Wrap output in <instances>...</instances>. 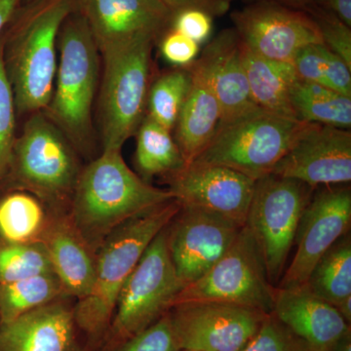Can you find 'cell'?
Returning a JSON list of instances; mask_svg holds the SVG:
<instances>
[{
	"label": "cell",
	"instance_id": "cell-6",
	"mask_svg": "<svg viewBox=\"0 0 351 351\" xmlns=\"http://www.w3.org/2000/svg\"><path fill=\"white\" fill-rule=\"evenodd\" d=\"M156 39L141 38L100 53L103 62L99 127L101 151H121L147 114L152 52Z\"/></svg>",
	"mask_w": 351,
	"mask_h": 351
},
{
	"label": "cell",
	"instance_id": "cell-4",
	"mask_svg": "<svg viewBox=\"0 0 351 351\" xmlns=\"http://www.w3.org/2000/svg\"><path fill=\"white\" fill-rule=\"evenodd\" d=\"M180 208L179 201L174 199L129 219L113 230L101 244L96 253L91 291L73 306L76 326L92 341L105 338L120 291L145 249L169 225Z\"/></svg>",
	"mask_w": 351,
	"mask_h": 351
},
{
	"label": "cell",
	"instance_id": "cell-36",
	"mask_svg": "<svg viewBox=\"0 0 351 351\" xmlns=\"http://www.w3.org/2000/svg\"><path fill=\"white\" fill-rule=\"evenodd\" d=\"M160 51L168 63L188 66L199 56L200 44L171 27L161 36Z\"/></svg>",
	"mask_w": 351,
	"mask_h": 351
},
{
	"label": "cell",
	"instance_id": "cell-12",
	"mask_svg": "<svg viewBox=\"0 0 351 351\" xmlns=\"http://www.w3.org/2000/svg\"><path fill=\"white\" fill-rule=\"evenodd\" d=\"M350 184L314 189L295 233L294 258L277 287L304 285L316 263L339 239L350 233Z\"/></svg>",
	"mask_w": 351,
	"mask_h": 351
},
{
	"label": "cell",
	"instance_id": "cell-44",
	"mask_svg": "<svg viewBox=\"0 0 351 351\" xmlns=\"http://www.w3.org/2000/svg\"><path fill=\"white\" fill-rule=\"evenodd\" d=\"M328 351H351V332H346Z\"/></svg>",
	"mask_w": 351,
	"mask_h": 351
},
{
	"label": "cell",
	"instance_id": "cell-30",
	"mask_svg": "<svg viewBox=\"0 0 351 351\" xmlns=\"http://www.w3.org/2000/svg\"><path fill=\"white\" fill-rule=\"evenodd\" d=\"M54 272L43 242L0 245V284Z\"/></svg>",
	"mask_w": 351,
	"mask_h": 351
},
{
	"label": "cell",
	"instance_id": "cell-26",
	"mask_svg": "<svg viewBox=\"0 0 351 351\" xmlns=\"http://www.w3.org/2000/svg\"><path fill=\"white\" fill-rule=\"evenodd\" d=\"M295 119L304 123L348 129L351 127V97L324 85L298 78L291 92Z\"/></svg>",
	"mask_w": 351,
	"mask_h": 351
},
{
	"label": "cell",
	"instance_id": "cell-20",
	"mask_svg": "<svg viewBox=\"0 0 351 351\" xmlns=\"http://www.w3.org/2000/svg\"><path fill=\"white\" fill-rule=\"evenodd\" d=\"M271 313L313 351H328L350 331L336 307L311 292L306 285L276 287Z\"/></svg>",
	"mask_w": 351,
	"mask_h": 351
},
{
	"label": "cell",
	"instance_id": "cell-16",
	"mask_svg": "<svg viewBox=\"0 0 351 351\" xmlns=\"http://www.w3.org/2000/svg\"><path fill=\"white\" fill-rule=\"evenodd\" d=\"M165 181L182 206L246 225L256 182L247 176L223 166L191 163Z\"/></svg>",
	"mask_w": 351,
	"mask_h": 351
},
{
	"label": "cell",
	"instance_id": "cell-24",
	"mask_svg": "<svg viewBox=\"0 0 351 351\" xmlns=\"http://www.w3.org/2000/svg\"><path fill=\"white\" fill-rule=\"evenodd\" d=\"M49 208L29 191L8 193L0 200V239L2 243L41 242L53 217Z\"/></svg>",
	"mask_w": 351,
	"mask_h": 351
},
{
	"label": "cell",
	"instance_id": "cell-22",
	"mask_svg": "<svg viewBox=\"0 0 351 351\" xmlns=\"http://www.w3.org/2000/svg\"><path fill=\"white\" fill-rule=\"evenodd\" d=\"M41 242L66 295L78 301L89 294L94 283L96 255L76 232L68 214L53 215Z\"/></svg>",
	"mask_w": 351,
	"mask_h": 351
},
{
	"label": "cell",
	"instance_id": "cell-45",
	"mask_svg": "<svg viewBox=\"0 0 351 351\" xmlns=\"http://www.w3.org/2000/svg\"><path fill=\"white\" fill-rule=\"evenodd\" d=\"M27 1L31 2V1H34V0H27Z\"/></svg>",
	"mask_w": 351,
	"mask_h": 351
},
{
	"label": "cell",
	"instance_id": "cell-8",
	"mask_svg": "<svg viewBox=\"0 0 351 351\" xmlns=\"http://www.w3.org/2000/svg\"><path fill=\"white\" fill-rule=\"evenodd\" d=\"M184 288L171 260L166 226L145 249L120 291L106 335L108 351L160 319Z\"/></svg>",
	"mask_w": 351,
	"mask_h": 351
},
{
	"label": "cell",
	"instance_id": "cell-13",
	"mask_svg": "<svg viewBox=\"0 0 351 351\" xmlns=\"http://www.w3.org/2000/svg\"><path fill=\"white\" fill-rule=\"evenodd\" d=\"M230 18L242 43L267 59L292 64L298 51L323 43L308 14L274 2H250Z\"/></svg>",
	"mask_w": 351,
	"mask_h": 351
},
{
	"label": "cell",
	"instance_id": "cell-41",
	"mask_svg": "<svg viewBox=\"0 0 351 351\" xmlns=\"http://www.w3.org/2000/svg\"><path fill=\"white\" fill-rule=\"evenodd\" d=\"M22 0H0V36L7 24L12 19Z\"/></svg>",
	"mask_w": 351,
	"mask_h": 351
},
{
	"label": "cell",
	"instance_id": "cell-18",
	"mask_svg": "<svg viewBox=\"0 0 351 351\" xmlns=\"http://www.w3.org/2000/svg\"><path fill=\"white\" fill-rule=\"evenodd\" d=\"M218 99L219 127L260 108L252 98L245 71L242 43L234 27L226 29L207 44L199 56Z\"/></svg>",
	"mask_w": 351,
	"mask_h": 351
},
{
	"label": "cell",
	"instance_id": "cell-33",
	"mask_svg": "<svg viewBox=\"0 0 351 351\" xmlns=\"http://www.w3.org/2000/svg\"><path fill=\"white\" fill-rule=\"evenodd\" d=\"M306 13L315 23L323 44L351 68V27L322 7L314 5Z\"/></svg>",
	"mask_w": 351,
	"mask_h": 351
},
{
	"label": "cell",
	"instance_id": "cell-10",
	"mask_svg": "<svg viewBox=\"0 0 351 351\" xmlns=\"http://www.w3.org/2000/svg\"><path fill=\"white\" fill-rule=\"evenodd\" d=\"M276 290L269 282L257 242L244 226L223 257L204 276L182 289L173 306L182 302H216L269 313Z\"/></svg>",
	"mask_w": 351,
	"mask_h": 351
},
{
	"label": "cell",
	"instance_id": "cell-32",
	"mask_svg": "<svg viewBox=\"0 0 351 351\" xmlns=\"http://www.w3.org/2000/svg\"><path fill=\"white\" fill-rule=\"evenodd\" d=\"M242 351H313L274 313L267 314L257 334Z\"/></svg>",
	"mask_w": 351,
	"mask_h": 351
},
{
	"label": "cell",
	"instance_id": "cell-21",
	"mask_svg": "<svg viewBox=\"0 0 351 351\" xmlns=\"http://www.w3.org/2000/svg\"><path fill=\"white\" fill-rule=\"evenodd\" d=\"M191 85L175 126V141L186 164L193 163L216 133L221 110L199 58L189 66Z\"/></svg>",
	"mask_w": 351,
	"mask_h": 351
},
{
	"label": "cell",
	"instance_id": "cell-3",
	"mask_svg": "<svg viewBox=\"0 0 351 351\" xmlns=\"http://www.w3.org/2000/svg\"><path fill=\"white\" fill-rule=\"evenodd\" d=\"M54 91L43 112L60 129L80 156L91 159L95 145L93 105L100 80L101 55L91 29L75 8L59 36Z\"/></svg>",
	"mask_w": 351,
	"mask_h": 351
},
{
	"label": "cell",
	"instance_id": "cell-23",
	"mask_svg": "<svg viewBox=\"0 0 351 351\" xmlns=\"http://www.w3.org/2000/svg\"><path fill=\"white\" fill-rule=\"evenodd\" d=\"M242 55L252 98L256 105L265 112L295 119L291 107V92L299 77L294 66L260 56L243 43Z\"/></svg>",
	"mask_w": 351,
	"mask_h": 351
},
{
	"label": "cell",
	"instance_id": "cell-37",
	"mask_svg": "<svg viewBox=\"0 0 351 351\" xmlns=\"http://www.w3.org/2000/svg\"><path fill=\"white\" fill-rule=\"evenodd\" d=\"M212 19L213 17L203 11L186 9L174 14L171 27L201 44L211 36Z\"/></svg>",
	"mask_w": 351,
	"mask_h": 351
},
{
	"label": "cell",
	"instance_id": "cell-46",
	"mask_svg": "<svg viewBox=\"0 0 351 351\" xmlns=\"http://www.w3.org/2000/svg\"><path fill=\"white\" fill-rule=\"evenodd\" d=\"M181 351H193V350H181Z\"/></svg>",
	"mask_w": 351,
	"mask_h": 351
},
{
	"label": "cell",
	"instance_id": "cell-43",
	"mask_svg": "<svg viewBox=\"0 0 351 351\" xmlns=\"http://www.w3.org/2000/svg\"><path fill=\"white\" fill-rule=\"evenodd\" d=\"M337 311L343 316V319L350 325L351 322V297L346 298L339 302L336 306Z\"/></svg>",
	"mask_w": 351,
	"mask_h": 351
},
{
	"label": "cell",
	"instance_id": "cell-2",
	"mask_svg": "<svg viewBox=\"0 0 351 351\" xmlns=\"http://www.w3.org/2000/svg\"><path fill=\"white\" fill-rule=\"evenodd\" d=\"M76 0H34L21 12L8 38L3 60L16 112H43L54 91L60 29L75 10Z\"/></svg>",
	"mask_w": 351,
	"mask_h": 351
},
{
	"label": "cell",
	"instance_id": "cell-29",
	"mask_svg": "<svg viewBox=\"0 0 351 351\" xmlns=\"http://www.w3.org/2000/svg\"><path fill=\"white\" fill-rule=\"evenodd\" d=\"M189 85L191 73L189 66H176L174 69L157 76L149 86L145 115L167 130H174Z\"/></svg>",
	"mask_w": 351,
	"mask_h": 351
},
{
	"label": "cell",
	"instance_id": "cell-31",
	"mask_svg": "<svg viewBox=\"0 0 351 351\" xmlns=\"http://www.w3.org/2000/svg\"><path fill=\"white\" fill-rule=\"evenodd\" d=\"M4 36H0V182L8 175L16 141V106L3 60Z\"/></svg>",
	"mask_w": 351,
	"mask_h": 351
},
{
	"label": "cell",
	"instance_id": "cell-19",
	"mask_svg": "<svg viewBox=\"0 0 351 351\" xmlns=\"http://www.w3.org/2000/svg\"><path fill=\"white\" fill-rule=\"evenodd\" d=\"M69 298L0 325V351H84Z\"/></svg>",
	"mask_w": 351,
	"mask_h": 351
},
{
	"label": "cell",
	"instance_id": "cell-38",
	"mask_svg": "<svg viewBox=\"0 0 351 351\" xmlns=\"http://www.w3.org/2000/svg\"><path fill=\"white\" fill-rule=\"evenodd\" d=\"M325 86L338 93L351 97V68L332 51L328 63Z\"/></svg>",
	"mask_w": 351,
	"mask_h": 351
},
{
	"label": "cell",
	"instance_id": "cell-17",
	"mask_svg": "<svg viewBox=\"0 0 351 351\" xmlns=\"http://www.w3.org/2000/svg\"><path fill=\"white\" fill-rule=\"evenodd\" d=\"M101 52L141 38H160L174 13L161 0H76Z\"/></svg>",
	"mask_w": 351,
	"mask_h": 351
},
{
	"label": "cell",
	"instance_id": "cell-1",
	"mask_svg": "<svg viewBox=\"0 0 351 351\" xmlns=\"http://www.w3.org/2000/svg\"><path fill=\"white\" fill-rule=\"evenodd\" d=\"M174 199L169 189L156 188L132 171L121 151H101L82 168L68 216L96 255L113 230Z\"/></svg>",
	"mask_w": 351,
	"mask_h": 351
},
{
	"label": "cell",
	"instance_id": "cell-14",
	"mask_svg": "<svg viewBox=\"0 0 351 351\" xmlns=\"http://www.w3.org/2000/svg\"><path fill=\"white\" fill-rule=\"evenodd\" d=\"M243 226L198 208L182 206L167 226L168 248L184 287L223 257Z\"/></svg>",
	"mask_w": 351,
	"mask_h": 351
},
{
	"label": "cell",
	"instance_id": "cell-15",
	"mask_svg": "<svg viewBox=\"0 0 351 351\" xmlns=\"http://www.w3.org/2000/svg\"><path fill=\"white\" fill-rule=\"evenodd\" d=\"M272 174L316 189L351 182V132L306 123Z\"/></svg>",
	"mask_w": 351,
	"mask_h": 351
},
{
	"label": "cell",
	"instance_id": "cell-25",
	"mask_svg": "<svg viewBox=\"0 0 351 351\" xmlns=\"http://www.w3.org/2000/svg\"><path fill=\"white\" fill-rule=\"evenodd\" d=\"M136 136V168L144 181L151 184L157 176L167 179L188 165L171 131L147 115L138 127Z\"/></svg>",
	"mask_w": 351,
	"mask_h": 351
},
{
	"label": "cell",
	"instance_id": "cell-7",
	"mask_svg": "<svg viewBox=\"0 0 351 351\" xmlns=\"http://www.w3.org/2000/svg\"><path fill=\"white\" fill-rule=\"evenodd\" d=\"M306 124L258 108L217 129L193 163L223 166L257 181L271 174Z\"/></svg>",
	"mask_w": 351,
	"mask_h": 351
},
{
	"label": "cell",
	"instance_id": "cell-40",
	"mask_svg": "<svg viewBox=\"0 0 351 351\" xmlns=\"http://www.w3.org/2000/svg\"><path fill=\"white\" fill-rule=\"evenodd\" d=\"M315 5L331 11L351 27V0H316Z\"/></svg>",
	"mask_w": 351,
	"mask_h": 351
},
{
	"label": "cell",
	"instance_id": "cell-27",
	"mask_svg": "<svg viewBox=\"0 0 351 351\" xmlns=\"http://www.w3.org/2000/svg\"><path fill=\"white\" fill-rule=\"evenodd\" d=\"M62 298L69 297L54 272L0 284V325Z\"/></svg>",
	"mask_w": 351,
	"mask_h": 351
},
{
	"label": "cell",
	"instance_id": "cell-28",
	"mask_svg": "<svg viewBox=\"0 0 351 351\" xmlns=\"http://www.w3.org/2000/svg\"><path fill=\"white\" fill-rule=\"evenodd\" d=\"M304 285L332 306L351 297L350 232L339 239L319 258Z\"/></svg>",
	"mask_w": 351,
	"mask_h": 351
},
{
	"label": "cell",
	"instance_id": "cell-39",
	"mask_svg": "<svg viewBox=\"0 0 351 351\" xmlns=\"http://www.w3.org/2000/svg\"><path fill=\"white\" fill-rule=\"evenodd\" d=\"M173 13L186 9H197L211 17H219L230 10L233 0H161Z\"/></svg>",
	"mask_w": 351,
	"mask_h": 351
},
{
	"label": "cell",
	"instance_id": "cell-34",
	"mask_svg": "<svg viewBox=\"0 0 351 351\" xmlns=\"http://www.w3.org/2000/svg\"><path fill=\"white\" fill-rule=\"evenodd\" d=\"M110 351H181L166 313L160 319Z\"/></svg>",
	"mask_w": 351,
	"mask_h": 351
},
{
	"label": "cell",
	"instance_id": "cell-11",
	"mask_svg": "<svg viewBox=\"0 0 351 351\" xmlns=\"http://www.w3.org/2000/svg\"><path fill=\"white\" fill-rule=\"evenodd\" d=\"M168 314L180 350L242 351L269 313L225 302H191L175 304Z\"/></svg>",
	"mask_w": 351,
	"mask_h": 351
},
{
	"label": "cell",
	"instance_id": "cell-42",
	"mask_svg": "<svg viewBox=\"0 0 351 351\" xmlns=\"http://www.w3.org/2000/svg\"><path fill=\"white\" fill-rule=\"evenodd\" d=\"M248 1L250 3V2L260 1V0H248ZM265 1L274 2L280 5L289 7V8L295 9V10L306 12L309 8L315 5L316 0H265Z\"/></svg>",
	"mask_w": 351,
	"mask_h": 351
},
{
	"label": "cell",
	"instance_id": "cell-9",
	"mask_svg": "<svg viewBox=\"0 0 351 351\" xmlns=\"http://www.w3.org/2000/svg\"><path fill=\"white\" fill-rule=\"evenodd\" d=\"M314 189L298 180L272 173L255 182L245 226L257 242L274 286L285 271L298 226Z\"/></svg>",
	"mask_w": 351,
	"mask_h": 351
},
{
	"label": "cell",
	"instance_id": "cell-35",
	"mask_svg": "<svg viewBox=\"0 0 351 351\" xmlns=\"http://www.w3.org/2000/svg\"><path fill=\"white\" fill-rule=\"evenodd\" d=\"M330 53L323 43L311 44L298 51L292 62L298 77L325 86Z\"/></svg>",
	"mask_w": 351,
	"mask_h": 351
},
{
	"label": "cell",
	"instance_id": "cell-5",
	"mask_svg": "<svg viewBox=\"0 0 351 351\" xmlns=\"http://www.w3.org/2000/svg\"><path fill=\"white\" fill-rule=\"evenodd\" d=\"M80 154L43 112L32 113L14 144L8 176L53 214H68L82 172Z\"/></svg>",
	"mask_w": 351,
	"mask_h": 351
}]
</instances>
